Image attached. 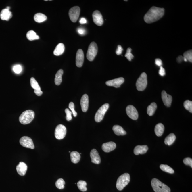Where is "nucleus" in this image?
I'll list each match as a JSON object with an SVG mask.
<instances>
[{"label":"nucleus","instance_id":"16","mask_svg":"<svg viewBox=\"0 0 192 192\" xmlns=\"http://www.w3.org/2000/svg\"><path fill=\"white\" fill-rule=\"evenodd\" d=\"M90 156L92 163L97 164H99L101 163V158L97 150L93 149L90 153Z\"/></svg>","mask_w":192,"mask_h":192},{"label":"nucleus","instance_id":"21","mask_svg":"<svg viewBox=\"0 0 192 192\" xmlns=\"http://www.w3.org/2000/svg\"><path fill=\"white\" fill-rule=\"evenodd\" d=\"M148 147L147 145H138L135 147L134 153L136 155L145 153L148 151Z\"/></svg>","mask_w":192,"mask_h":192},{"label":"nucleus","instance_id":"1","mask_svg":"<svg viewBox=\"0 0 192 192\" xmlns=\"http://www.w3.org/2000/svg\"><path fill=\"white\" fill-rule=\"evenodd\" d=\"M164 8L152 7L145 15L144 17V20L148 24L156 22L164 16Z\"/></svg>","mask_w":192,"mask_h":192},{"label":"nucleus","instance_id":"7","mask_svg":"<svg viewBox=\"0 0 192 192\" xmlns=\"http://www.w3.org/2000/svg\"><path fill=\"white\" fill-rule=\"evenodd\" d=\"M108 103H105L98 109L95 114V120L96 122H99L102 120L105 114L109 108Z\"/></svg>","mask_w":192,"mask_h":192},{"label":"nucleus","instance_id":"34","mask_svg":"<svg viewBox=\"0 0 192 192\" xmlns=\"http://www.w3.org/2000/svg\"><path fill=\"white\" fill-rule=\"evenodd\" d=\"M65 184V181L62 178H59L55 183V186L58 189H62L64 187V184Z\"/></svg>","mask_w":192,"mask_h":192},{"label":"nucleus","instance_id":"14","mask_svg":"<svg viewBox=\"0 0 192 192\" xmlns=\"http://www.w3.org/2000/svg\"><path fill=\"white\" fill-rule=\"evenodd\" d=\"M84 61V55L83 51L79 49L76 52V65L78 67H82Z\"/></svg>","mask_w":192,"mask_h":192},{"label":"nucleus","instance_id":"6","mask_svg":"<svg viewBox=\"0 0 192 192\" xmlns=\"http://www.w3.org/2000/svg\"><path fill=\"white\" fill-rule=\"evenodd\" d=\"M98 48L95 42H93L90 44L88 47L87 54V58L90 61H93L97 55Z\"/></svg>","mask_w":192,"mask_h":192},{"label":"nucleus","instance_id":"4","mask_svg":"<svg viewBox=\"0 0 192 192\" xmlns=\"http://www.w3.org/2000/svg\"><path fill=\"white\" fill-rule=\"evenodd\" d=\"M130 181L129 174L126 173L121 175L117 181L116 186L117 189L120 191L122 190L126 186L128 185Z\"/></svg>","mask_w":192,"mask_h":192},{"label":"nucleus","instance_id":"12","mask_svg":"<svg viewBox=\"0 0 192 192\" xmlns=\"http://www.w3.org/2000/svg\"><path fill=\"white\" fill-rule=\"evenodd\" d=\"M93 20L96 25L99 26L102 25L103 23V16L101 13L98 10L94 11L92 15Z\"/></svg>","mask_w":192,"mask_h":192},{"label":"nucleus","instance_id":"43","mask_svg":"<svg viewBox=\"0 0 192 192\" xmlns=\"http://www.w3.org/2000/svg\"><path fill=\"white\" fill-rule=\"evenodd\" d=\"M159 73V74L161 76H164L166 75V72H165V69L163 68V67H160Z\"/></svg>","mask_w":192,"mask_h":192},{"label":"nucleus","instance_id":"37","mask_svg":"<svg viewBox=\"0 0 192 192\" xmlns=\"http://www.w3.org/2000/svg\"><path fill=\"white\" fill-rule=\"evenodd\" d=\"M132 49L128 48L127 49L125 55V57L129 61H130L134 58V56L131 53Z\"/></svg>","mask_w":192,"mask_h":192},{"label":"nucleus","instance_id":"45","mask_svg":"<svg viewBox=\"0 0 192 192\" xmlns=\"http://www.w3.org/2000/svg\"><path fill=\"white\" fill-rule=\"evenodd\" d=\"M155 64L158 66L161 67L162 65V62L161 59L159 58H157L155 59Z\"/></svg>","mask_w":192,"mask_h":192},{"label":"nucleus","instance_id":"26","mask_svg":"<svg viewBox=\"0 0 192 192\" xmlns=\"http://www.w3.org/2000/svg\"><path fill=\"white\" fill-rule=\"evenodd\" d=\"M70 156L72 162L76 164L80 161V154L77 151H73L70 153Z\"/></svg>","mask_w":192,"mask_h":192},{"label":"nucleus","instance_id":"39","mask_svg":"<svg viewBox=\"0 0 192 192\" xmlns=\"http://www.w3.org/2000/svg\"><path fill=\"white\" fill-rule=\"evenodd\" d=\"M69 107L71 110L72 113H73V116L75 117L77 116V112H76L74 109V105L73 102H70L69 103Z\"/></svg>","mask_w":192,"mask_h":192},{"label":"nucleus","instance_id":"44","mask_svg":"<svg viewBox=\"0 0 192 192\" xmlns=\"http://www.w3.org/2000/svg\"><path fill=\"white\" fill-rule=\"evenodd\" d=\"M78 32L80 35H85V31L84 28H79L78 29Z\"/></svg>","mask_w":192,"mask_h":192},{"label":"nucleus","instance_id":"46","mask_svg":"<svg viewBox=\"0 0 192 192\" xmlns=\"http://www.w3.org/2000/svg\"><path fill=\"white\" fill-rule=\"evenodd\" d=\"M34 92L37 96H41L43 94V92L41 90H34Z\"/></svg>","mask_w":192,"mask_h":192},{"label":"nucleus","instance_id":"47","mask_svg":"<svg viewBox=\"0 0 192 192\" xmlns=\"http://www.w3.org/2000/svg\"><path fill=\"white\" fill-rule=\"evenodd\" d=\"M87 22L86 19L84 18H81L80 20H79V22L81 24H83L86 23Z\"/></svg>","mask_w":192,"mask_h":192},{"label":"nucleus","instance_id":"29","mask_svg":"<svg viewBox=\"0 0 192 192\" xmlns=\"http://www.w3.org/2000/svg\"><path fill=\"white\" fill-rule=\"evenodd\" d=\"M157 109V105L155 103H151L148 106L147 109V113L150 116H153L154 114Z\"/></svg>","mask_w":192,"mask_h":192},{"label":"nucleus","instance_id":"41","mask_svg":"<svg viewBox=\"0 0 192 192\" xmlns=\"http://www.w3.org/2000/svg\"><path fill=\"white\" fill-rule=\"evenodd\" d=\"M184 164L186 165H189L192 167V160L189 157H187L184 159L183 160Z\"/></svg>","mask_w":192,"mask_h":192},{"label":"nucleus","instance_id":"15","mask_svg":"<svg viewBox=\"0 0 192 192\" xmlns=\"http://www.w3.org/2000/svg\"><path fill=\"white\" fill-rule=\"evenodd\" d=\"M162 98L165 105L170 107L172 101V96L166 93V91H163L162 92Z\"/></svg>","mask_w":192,"mask_h":192},{"label":"nucleus","instance_id":"19","mask_svg":"<svg viewBox=\"0 0 192 192\" xmlns=\"http://www.w3.org/2000/svg\"><path fill=\"white\" fill-rule=\"evenodd\" d=\"M28 166L23 162H21L16 166V169L18 174L21 176H24L26 174Z\"/></svg>","mask_w":192,"mask_h":192},{"label":"nucleus","instance_id":"2","mask_svg":"<svg viewBox=\"0 0 192 192\" xmlns=\"http://www.w3.org/2000/svg\"><path fill=\"white\" fill-rule=\"evenodd\" d=\"M151 184L155 192H170V189L168 186L157 178H153Z\"/></svg>","mask_w":192,"mask_h":192},{"label":"nucleus","instance_id":"51","mask_svg":"<svg viewBox=\"0 0 192 192\" xmlns=\"http://www.w3.org/2000/svg\"><path fill=\"white\" fill-rule=\"evenodd\" d=\"M69 153H70V151H69Z\"/></svg>","mask_w":192,"mask_h":192},{"label":"nucleus","instance_id":"50","mask_svg":"<svg viewBox=\"0 0 192 192\" xmlns=\"http://www.w3.org/2000/svg\"><path fill=\"white\" fill-rule=\"evenodd\" d=\"M184 60L185 61V62H187V59H186L184 57Z\"/></svg>","mask_w":192,"mask_h":192},{"label":"nucleus","instance_id":"36","mask_svg":"<svg viewBox=\"0 0 192 192\" xmlns=\"http://www.w3.org/2000/svg\"><path fill=\"white\" fill-rule=\"evenodd\" d=\"M183 57L186 58L187 61L192 63V50H189L186 51L183 54Z\"/></svg>","mask_w":192,"mask_h":192},{"label":"nucleus","instance_id":"38","mask_svg":"<svg viewBox=\"0 0 192 192\" xmlns=\"http://www.w3.org/2000/svg\"><path fill=\"white\" fill-rule=\"evenodd\" d=\"M13 70L15 73L16 74H19L22 72V67L21 65L18 64V65L14 66L13 67Z\"/></svg>","mask_w":192,"mask_h":192},{"label":"nucleus","instance_id":"40","mask_svg":"<svg viewBox=\"0 0 192 192\" xmlns=\"http://www.w3.org/2000/svg\"><path fill=\"white\" fill-rule=\"evenodd\" d=\"M65 112L66 114V118L67 121H70L72 119V112L70 111L68 109H66L65 110Z\"/></svg>","mask_w":192,"mask_h":192},{"label":"nucleus","instance_id":"32","mask_svg":"<svg viewBox=\"0 0 192 192\" xmlns=\"http://www.w3.org/2000/svg\"><path fill=\"white\" fill-rule=\"evenodd\" d=\"M78 188L82 191H85L87 190L86 186L87 183L86 181H80L77 183Z\"/></svg>","mask_w":192,"mask_h":192},{"label":"nucleus","instance_id":"31","mask_svg":"<svg viewBox=\"0 0 192 192\" xmlns=\"http://www.w3.org/2000/svg\"><path fill=\"white\" fill-rule=\"evenodd\" d=\"M160 168L163 171L168 172V173L173 174L174 172V171L173 169L167 165H160Z\"/></svg>","mask_w":192,"mask_h":192},{"label":"nucleus","instance_id":"17","mask_svg":"<svg viewBox=\"0 0 192 192\" xmlns=\"http://www.w3.org/2000/svg\"><path fill=\"white\" fill-rule=\"evenodd\" d=\"M116 147V144L113 142H109L103 144L102 149L105 152H110L114 150Z\"/></svg>","mask_w":192,"mask_h":192},{"label":"nucleus","instance_id":"18","mask_svg":"<svg viewBox=\"0 0 192 192\" xmlns=\"http://www.w3.org/2000/svg\"><path fill=\"white\" fill-rule=\"evenodd\" d=\"M80 105L82 112H86L89 106V97L87 94H84L82 96L80 100Z\"/></svg>","mask_w":192,"mask_h":192},{"label":"nucleus","instance_id":"8","mask_svg":"<svg viewBox=\"0 0 192 192\" xmlns=\"http://www.w3.org/2000/svg\"><path fill=\"white\" fill-rule=\"evenodd\" d=\"M67 133V129L65 126L62 124H59L55 128V137L58 139H61L65 137Z\"/></svg>","mask_w":192,"mask_h":192},{"label":"nucleus","instance_id":"28","mask_svg":"<svg viewBox=\"0 0 192 192\" xmlns=\"http://www.w3.org/2000/svg\"><path fill=\"white\" fill-rule=\"evenodd\" d=\"M176 139V136L174 133H170L165 139L164 143L166 145H170L174 143Z\"/></svg>","mask_w":192,"mask_h":192},{"label":"nucleus","instance_id":"49","mask_svg":"<svg viewBox=\"0 0 192 192\" xmlns=\"http://www.w3.org/2000/svg\"><path fill=\"white\" fill-rule=\"evenodd\" d=\"M6 9H7L10 10V7H7Z\"/></svg>","mask_w":192,"mask_h":192},{"label":"nucleus","instance_id":"13","mask_svg":"<svg viewBox=\"0 0 192 192\" xmlns=\"http://www.w3.org/2000/svg\"><path fill=\"white\" fill-rule=\"evenodd\" d=\"M124 81V79L123 78L120 77L113 80L107 81L106 82V84L107 86H113L115 88H118L120 87Z\"/></svg>","mask_w":192,"mask_h":192},{"label":"nucleus","instance_id":"24","mask_svg":"<svg viewBox=\"0 0 192 192\" xmlns=\"http://www.w3.org/2000/svg\"><path fill=\"white\" fill-rule=\"evenodd\" d=\"M164 130V127L163 124L159 123L155 126L154 131L156 135L160 137L162 135Z\"/></svg>","mask_w":192,"mask_h":192},{"label":"nucleus","instance_id":"25","mask_svg":"<svg viewBox=\"0 0 192 192\" xmlns=\"http://www.w3.org/2000/svg\"><path fill=\"white\" fill-rule=\"evenodd\" d=\"M64 73V71L62 69H60L57 72L55 76V85H59L62 82V76Z\"/></svg>","mask_w":192,"mask_h":192},{"label":"nucleus","instance_id":"10","mask_svg":"<svg viewBox=\"0 0 192 192\" xmlns=\"http://www.w3.org/2000/svg\"><path fill=\"white\" fill-rule=\"evenodd\" d=\"M20 143L24 147L34 149V146L33 142L31 138L28 136H23L20 139Z\"/></svg>","mask_w":192,"mask_h":192},{"label":"nucleus","instance_id":"5","mask_svg":"<svg viewBox=\"0 0 192 192\" xmlns=\"http://www.w3.org/2000/svg\"><path fill=\"white\" fill-rule=\"evenodd\" d=\"M147 83V74L145 72L142 73L136 81V88L138 91H143L146 88Z\"/></svg>","mask_w":192,"mask_h":192},{"label":"nucleus","instance_id":"33","mask_svg":"<svg viewBox=\"0 0 192 192\" xmlns=\"http://www.w3.org/2000/svg\"><path fill=\"white\" fill-rule=\"evenodd\" d=\"M30 84L31 87L34 90H41V88L39 85L38 82L33 77L31 78L30 79Z\"/></svg>","mask_w":192,"mask_h":192},{"label":"nucleus","instance_id":"20","mask_svg":"<svg viewBox=\"0 0 192 192\" xmlns=\"http://www.w3.org/2000/svg\"><path fill=\"white\" fill-rule=\"evenodd\" d=\"M12 14L10 10L6 8L3 9L0 14V17L3 20L9 21L12 17Z\"/></svg>","mask_w":192,"mask_h":192},{"label":"nucleus","instance_id":"11","mask_svg":"<svg viewBox=\"0 0 192 192\" xmlns=\"http://www.w3.org/2000/svg\"><path fill=\"white\" fill-rule=\"evenodd\" d=\"M126 112L127 115L132 119L135 120L139 118V114L137 109L132 105L127 106L126 108Z\"/></svg>","mask_w":192,"mask_h":192},{"label":"nucleus","instance_id":"30","mask_svg":"<svg viewBox=\"0 0 192 192\" xmlns=\"http://www.w3.org/2000/svg\"><path fill=\"white\" fill-rule=\"evenodd\" d=\"M26 37L30 41L38 40L39 39V37L37 35L36 32L33 30L28 31L26 34Z\"/></svg>","mask_w":192,"mask_h":192},{"label":"nucleus","instance_id":"9","mask_svg":"<svg viewBox=\"0 0 192 192\" xmlns=\"http://www.w3.org/2000/svg\"><path fill=\"white\" fill-rule=\"evenodd\" d=\"M80 13V9L79 7H72L69 11V16L72 22H75L77 21Z\"/></svg>","mask_w":192,"mask_h":192},{"label":"nucleus","instance_id":"22","mask_svg":"<svg viewBox=\"0 0 192 192\" xmlns=\"http://www.w3.org/2000/svg\"><path fill=\"white\" fill-rule=\"evenodd\" d=\"M64 49L65 47L64 45L62 43H59L57 46L54 51V55L56 56H59L62 55L64 51Z\"/></svg>","mask_w":192,"mask_h":192},{"label":"nucleus","instance_id":"48","mask_svg":"<svg viewBox=\"0 0 192 192\" xmlns=\"http://www.w3.org/2000/svg\"><path fill=\"white\" fill-rule=\"evenodd\" d=\"M177 60L178 62H181L183 60H184V57L180 55V56H178L177 58Z\"/></svg>","mask_w":192,"mask_h":192},{"label":"nucleus","instance_id":"27","mask_svg":"<svg viewBox=\"0 0 192 192\" xmlns=\"http://www.w3.org/2000/svg\"><path fill=\"white\" fill-rule=\"evenodd\" d=\"M47 17L45 15L41 13H37L34 15V19L36 22L41 23L47 20Z\"/></svg>","mask_w":192,"mask_h":192},{"label":"nucleus","instance_id":"3","mask_svg":"<svg viewBox=\"0 0 192 192\" xmlns=\"http://www.w3.org/2000/svg\"><path fill=\"white\" fill-rule=\"evenodd\" d=\"M35 113L33 111L28 110L24 111L20 115L19 120L20 123L27 124L30 123L34 119Z\"/></svg>","mask_w":192,"mask_h":192},{"label":"nucleus","instance_id":"23","mask_svg":"<svg viewBox=\"0 0 192 192\" xmlns=\"http://www.w3.org/2000/svg\"><path fill=\"white\" fill-rule=\"evenodd\" d=\"M112 130L115 134L118 136H124L126 134V132L121 126L118 125H114Z\"/></svg>","mask_w":192,"mask_h":192},{"label":"nucleus","instance_id":"42","mask_svg":"<svg viewBox=\"0 0 192 192\" xmlns=\"http://www.w3.org/2000/svg\"><path fill=\"white\" fill-rule=\"evenodd\" d=\"M123 51V49L121 45H118V49H117L116 53L117 55H120L121 54Z\"/></svg>","mask_w":192,"mask_h":192},{"label":"nucleus","instance_id":"35","mask_svg":"<svg viewBox=\"0 0 192 192\" xmlns=\"http://www.w3.org/2000/svg\"><path fill=\"white\" fill-rule=\"evenodd\" d=\"M184 108L189 111L190 112H192V102L190 100H186L184 103Z\"/></svg>","mask_w":192,"mask_h":192}]
</instances>
